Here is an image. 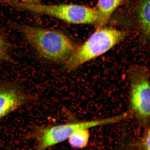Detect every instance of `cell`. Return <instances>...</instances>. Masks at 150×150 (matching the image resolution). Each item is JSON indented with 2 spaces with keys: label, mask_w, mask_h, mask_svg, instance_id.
Instances as JSON below:
<instances>
[{
  "label": "cell",
  "mask_w": 150,
  "mask_h": 150,
  "mask_svg": "<svg viewBox=\"0 0 150 150\" xmlns=\"http://www.w3.org/2000/svg\"><path fill=\"white\" fill-rule=\"evenodd\" d=\"M16 27L38 55L46 61L64 64L77 48L68 35L59 30L22 24Z\"/></svg>",
  "instance_id": "obj_1"
},
{
  "label": "cell",
  "mask_w": 150,
  "mask_h": 150,
  "mask_svg": "<svg viewBox=\"0 0 150 150\" xmlns=\"http://www.w3.org/2000/svg\"><path fill=\"white\" fill-rule=\"evenodd\" d=\"M126 32L110 27H100L74 52L65 63L64 68L71 71L113 48L124 39Z\"/></svg>",
  "instance_id": "obj_2"
},
{
  "label": "cell",
  "mask_w": 150,
  "mask_h": 150,
  "mask_svg": "<svg viewBox=\"0 0 150 150\" xmlns=\"http://www.w3.org/2000/svg\"><path fill=\"white\" fill-rule=\"evenodd\" d=\"M6 4L16 8L41 14L73 24H98L100 19L96 8L72 4H30L17 0H6Z\"/></svg>",
  "instance_id": "obj_3"
},
{
  "label": "cell",
  "mask_w": 150,
  "mask_h": 150,
  "mask_svg": "<svg viewBox=\"0 0 150 150\" xmlns=\"http://www.w3.org/2000/svg\"><path fill=\"white\" fill-rule=\"evenodd\" d=\"M123 119V115L121 114L110 118L93 121L53 126H35L32 129L30 137L36 142L34 150H46L68 140L73 133L79 129H90L97 126L117 123Z\"/></svg>",
  "instance_id": "obj_4"
},
{
  "label": "cell",
  "mask_w": 150,
  "mask_h": 150,
  "mask_svg": "<svg viewBox=\"0 0 150 150\" xmlns=\"http://www.w3.org/2000/svg\"><path fill=\"white\" fill-rule=\"evenodd\" d=\"M131 74V108L138 119L142 122H146L149 120L150 114L149 73L144 68H138L134 69Z\"/></svg>",
  "instance_id": "obj_5"
},
{
  "label": "cell",
  "mask_w": 150,
  "mask_h": 150,
  "mask_svg": "<svg viewBox=\"0 0 150 150\" xmlns=\"http://www.w3.org/2000/svg\"><path fill=\"white\" fill-rule=\"evenodd\" d=\"M34 100V96L18 84L7 81L0 83V120Z\"/></svg>",
  "instance_id": "obj_6"
},
{
  "label": "cell",
  "mask_w": 150,
  "mask_h": 150,
  "mask_svg": "<svg viewBox=\"0 0 150 150\" xmlns=\"http://www.w3.org/2000/svg\"><path fill=\"white\" fill-rule=\"evenodd\" d=\"M137 19L144 35L150 36V0H140L137 6Z\"/></svg>",
  "instance_id": "obj_7"
},
{
  "label": "cell",
  "mask_w": 150,
  "mask_h": 150,
  "mask_svg": "<svg viewBox=\"0 0 150 150\" xmlns=\"http://www.w3.org/2000/svg\"><path fill=\"white\" fill-rule=\"evenodd\" d=\"M123 0H98L96 10L99 15V25L102 27L108 21L114 11Z\"/></svg>",
  "instance_id": "obj_8"
},
{
  "label": "cell",
  "mask_w": 150,
  "mask_h": 150,
  "mask_svg": "<svg viewBox=\"0 0 150 150\" xmlns=\"http://www.w3.org/2000/svg\"><path fill=\"white\" fill-rule=\"evenodd\" d=\"M90 138L89 129H79L75 131L68 139L69 144L74 149H83L88 145Z\"/></svg>",
  "instance_id": "obj_9"
},
{
  "label": "cell",
  "mask_w": 150,
  "mask_h": 150,
  "mask_svg": "<svg viewBox=\"0 0 150 150\" xmlns=\"http://www.w3.org/2000/svg\"><path fill=\"white\" fill-rule=\"evenodd\" d=\"M11 45L8 40L4 34L0 32V62H11Z\"/></svg>",
  "instance_id": "obj_10"
},
{
  "label": "cell",
  "mask_w": 150,
  "mask_h": 150,
  "mask_svg": "<svg viewBox=\"0 0 150 150\" xmlns=\"http://www.w3.org/2000/svg\"><path fill=\"white\" fill-rule=\"evenodd\" d=\"M150 129H149L140 143V150H150Z\"/></svg>",
  "instance_id": "obj_11"
},
{
  "label": "cell",
  "mask_w": 150,
  "mask_h": 150,
  "mask_svg": "<svg viewBox=\"0 0 150 150\" xmlns=\"http://www.w3.org/2000/svg\"><path fill=\"white\" fill-rule=\"evenodd\" d=\"M41 0H21L22 2L30 4H40Z\"/></svg>",
  "instance_id": "obj_12"
}]
</instances>
